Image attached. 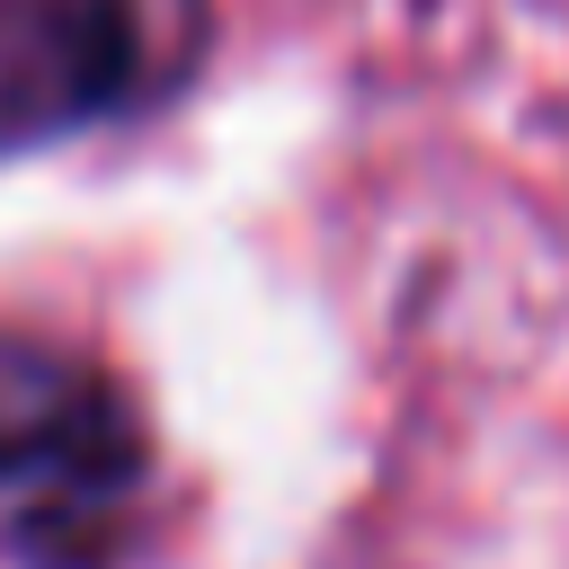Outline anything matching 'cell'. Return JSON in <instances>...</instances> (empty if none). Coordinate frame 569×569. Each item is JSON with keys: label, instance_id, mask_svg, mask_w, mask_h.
<instances>
[{"label": "cell", "instance_id": "6da1fadb", "mask_svg": "<svg viewBox=\"0 0 569 569\" xmlns=\"http://www.w3.org/2000/svg\"><path fill=\"white\" fill-rule=\"evenodd\" d=\"M151 507V436L107 365L0 329V569H124Z\"/></svg>", "mask_w": 569, "mask_h": 569}, {"label": "cell", "instance_id": "7a4b0ae2", "mask_svg": "<svg viewBox=\"0 0 569 569\" xmlns=\"http://www.w3.org/2000/svg\"><path fill=\"white\" fill-rule=\"evenodd\" d=\"M204 44L213 0H0V151L151 116Z\"/></svg>", "mask_w": 569, "mask_h": 569}]
</instances>
